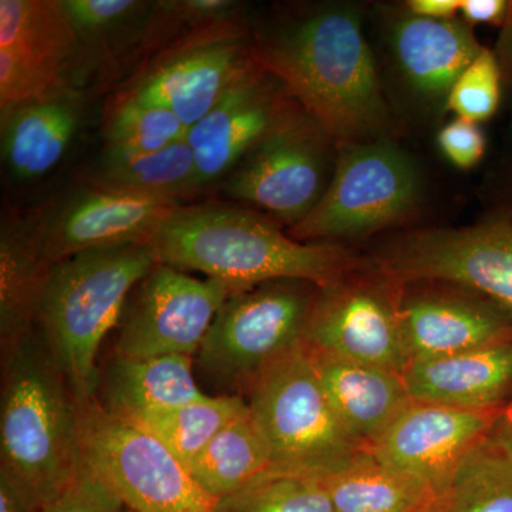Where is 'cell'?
<instances>
[{"instance_id":"cell-1","label":"cell","mask_w":512,"mask_h":512,"mask_svg":"<svg viewBox=\"0 0 512 512\" xmlns=\"http://www.w3.org/2000/svg\"><path fill=\"white\" fill-rule=\"evenodd\" d=\"M249 56L339 146L383 138L392 117L357 10H318L258 36Z\"/></svg>"},{"instance_id":"cell-2","label":"cell","mask_w":512,"mask_h":512,"mask_svg":"<svg viewBox=\"0 0 512 512\" xmlns=\"http://www.w3.org/2000/svg\"><path fill=\"white\" fill-rule=\"evenodd\" d=\"M151 245L158 264L201 272L232 292L274 281L325 289L365 264L332 242L296 241L261 215L224 204L180 205Z\"/></svg>"},{"instance_id":"cell-3","label":"cell","mask_w":512,"mask_h":512,"mask_svg":"<svg viewBox=\"0 0 512 512\" xmlns=\"http://www.w3.org/2000/svg\"><path fill=\"white\" fill-rule=\"evenodd\" d=\"M82 466L76 397L36 328L2 352L0 471L42 510Z\"/></svg>"},{"instance_id":"cell-4","label":"cell","mask_w":512,"mask_h":512,"mask_svg":"<svg viewBox=\"0 0 512 512\" xmlns=\"http://www.w3.org/2000/svg\"><path fill=\"white\" fill-rule=\"evenodd\" d=\"M158 264L151 242L80 252L50 269L37 329L77 402L96 399L99 352L131 292Z\"/></svg>"},{"instance_id":"cell-5","label":"cell","mask_w":512,"mask_h":512,"mask_svg":"<svg viewBox=\"0 0 512 512\" xmlns=\"http://www.w3.org/2000/svg\"><path fill=\"white\" fill-rule=\"evenodd\" d=\"M318 286L274 281L231 293L194 357L211 396H248L266 369L306 345Z\"/></svg>"},{"instance_id":"cell-6","label":"cell","mask_w":512,"mask_h":512,"mask_svg":"<svg viewBox=\"0 0 512 512\" xmlns=\"http://www.w3.org/2000/svg\"><path fill=\"white\" fill-rule=\"evenodd\" d=\"M247 403L271 451L272 471L322 478L366 453L333 412L308 345L266 369Z\"/></svg>"},{"instance_id":"cell-7","label":"cell","mask_w":512,"mask_h":512,"mask_svg":"<svg viewBox=\"0 0 512 512\" xmlns=\"http://www.w3.org/2000/svg\"><path fill=\"white\" fill-rule=\"evenodd\" d=\"M412 158L384 138L340 144L325 194L289 229L299 242L365 237L404 220L420 200Z\"/></svg>"},{"instance_id":"cell-8","label":"cell","mask_w":512,"mask_h":512,"mask_svg":"<svg viewBox=\"0 0 512 512\" xmlns=\"http://www.w3.org/2000/svg\"><path fill=\"white\" fill-rule=\"evenodd\" d=\"M77 409L83 464L109 485L128 511H215L217 501L153 434L110 416L96 399L77 402Z\"/></svg>"},{"instance_id":"cell-9","label":"cell","mask_w":512,"mask_h":512,"mask_svg":"<svg viewBox=\"0 0 512 512\" xmlns=\"http://www.w3.org/2000/svg\"><path fill=\"white\" fill-rule=\"evenodd\" d=\"M369 264L403 286L464 289L512 320V222L410 232L384 245Z\"/></svg>"},{"instance_id":"cell-10","label":"cell","mask_w":512,"mask_h":512,"mask_svg":"<svg viewBox=\"0 0 512 512\" xmlns=\"http://www.w3.org/2000/svg\"><path fill=\"white\" fill-rule=\"evenodd\" d=\"M403 288L365 262L336 284L319 289L306 345L403 375L410 363L400 326Z\"/></svg>"},{"instance_id":"cell-11","label":"cell","mask_w":512,"mask_h":512,"mask_svg":"<svg viewBox=\"0 0 512 512\" xmlns=\"http://www.w3.org/2000/svg\"><path fill=\"white\" fill-rule=\"evenodd\" d=\"M231 293L228 285L214 279L194 278L157 264L128 298L116 328L113 355L195 357Z\"/></svg>"},{"instance_id":"cell-12","label":"cell","mask_w":512,"mask_h":512,"mask_svg":"<svg viewBox=\"0 0 512 512\" xmlns=\"http://www.w3.org/2000/svg\"><path fill=\"white\" fill-rule=\"evenodd\" d=\"M330 138L305 113L278 128L222 181L225 194L261 208L286 224H299L325 194Z\"/></svg>"},{"instance_id":"cell-13","label":"cell","mask_w":512,"mask_h":512,"mask_svg":"<svg viewBox=\"0 0 512 512\" xmlns=\"http://www.w3.org/2000/svg\"><path fill=\"white\" fill-rule=\"evenodd\" d=\"M302 111L275 77L249 63L207 116L188 130L200 190L224 181L242 158Z\"/></svg>"},{"instance_id":"cell-14","label":"cell","mask_w":512,"mask_h":512,"mask_svg":"<svg viewBox=\"0 0 512 512\" xmlns=\"http://www.w3.org/2000/svg\"><path fill=\"white\" fill-rule=\"evenodd\" d=\"M501 410H463L414 402L369 448L377 460L441 490L467 457L490 439Z\"/></svg>"},{"instance_id":"cell-15","label":"cell","mask_w":512,"mask_h":512,"mask_svg":"<svg viewBox=\"0 0 512 512\" xmlns=\"http://www.w3.org/2000/svg\"><path fill=\"white\" fill-rule=\"evenodd\" d=\"M251 62L241 36L220 23L167 53L128 94L167 107L190 130Z\"/></svg>"},{"instance_id":"cell-16","label":"cell","mask_w":512,"mask_h":512,"mask_svg":"<svg viewBox=\"0 0 512 512\" xmlns=\"http://www.w3.org/2000/svg\"><path fill=\"white\" fill-rule=\"evenodd\" d=\"M180 205L92 187L36 225L37 244L47 261L56 264L92 249L151 242Z\"/></svg>"},{"instance_id":"cell-17","label":"cell","mask_w":512,"mask_h":512,"mask_svg":"<svg viewBox=\"0 0 512 512\" xmlns=\"http://www.w3.org/2000/svg\"><path fill=\"white\" fill-rule=\"evenodd\" d=\"M421 288L400 301L409 362L467 352L512 339V320L491 303L456 288Z\"/></svg>"},{"instance_id":"cell-18","label":"cell","mask_w":512,"mask_h":512,"mask_svg":"<svg viewBox=\"0 0 512 512\" xmlns=\"http://www.w3.org/2000/svg\"><path fill=\"white\" fill-rule=\"evenodd\" d=\"M402 376L414 402L463 410L503 409L512 397V339L413 360Z\"/></svg>"},{"instance_id":"cell-19","label":"cell","mask_w":512,"mask_h":512,"mask_svg":"<svg viewBox=\"0 0 512 512\" xmlns=\"http://www.w3.org/2000/svg\"><path fill=\"white\" fill-rule=\"evenodd\" d=\"M308 350L333 412L369 451L413 403L403 376L309 346Z\"/></svg>"},{"instance_id":"cell-20","label":"cell","mask_w":512,"mask_h":512,"mask_svg":"<svg viewBox=\"0 0 512 512\" xmlns=\"http://www.w3.org/2000/svg\"><path fill=\"white\" fill-rule=\"evenodd\" d=\"M198 383L191 356L113 355L100 369L96 400L110 416L133 421L208 396Z\"/></svg>"},{"instance_id":"cell-21","label":"cell","mask_w":512,"mask_h":512,"mask_svg":"<svg viewBox=\"0 0 512 512\" xmlns=\"http://www.w3.org/2000/svg\"><path fill=\"white\" fill-rule=\"evenodd\" d=\"M392 45L407 83L430 99H447L461 73L484 50L467 23L413 13L394 23Z\"/></svg>"},{"instance_id":"cell-22","label":"cell","mask_w":512,"mask_h":512,"mask_svg":"<svg viewBox=\"0 0 512 512\" xmlns=\"http://www.w3.org/2000/svg\"><path fill=\"white\" fill-rule=\"evenodd\" d=\"M80 126L79 106L63 93L2 109V154L20 180H37L63 160Z\"/></svg>"},{"instance_id":"cell-23","label":"cell","mask_w":512,"mask_h":512,"mask_svg":"<svg viewBox=\"0 0 512 512\" xmlns=\"http://www.w3.org/2000/svg\"><path fill=\"white\" fill-rule=\"evenodd\" d=\"M52 266L40 251L35 228L3 222L0 237L2 352L37 328L40 302Z\"/></svg>"},{"instance_id":"cell-24","label":"cell","mask_w":512,"mask_h":512,"mask_svg":"<svg viewBox=\"0 0 512 512\" xmlns=\"http://www.w3.org/2000/svg\"><path fill=\"white\" fill-rule=\"evenodd\" d=\"M318 480L336 512H424L437 494L423 478L387 466L369 451Z\"/></svg>"},{"instance_id":"cell-25","label":"cell","mask_w":512,"mask_h":512,"mask_svg":"<svg viewBox=\"0 0 512 512\" xmlns=\"http://www.w3.org/2000/svg\"><path fill=\"white\" fill-rule=\"evenodd\" d=\"M79 40L62 2H0V50H8L60 82Z\"/></svg>"},{"instance_id":"cell-26","label":"cell","mask_w":512,"mask_h":512,"mask_svg":"<svg viewBox=\"0 0 512 512\" xmlns=\"http://www.w3.org/2000/svg\"><path fill=\"white\" fill-rule=\"evenodd\" d=\"M94 188L177 202L200 191L197 165L187 138L153 153L104 151Z\"/></svg>"},{"instance_id":"cell-27","label":"cell","mask_w":512,"mask_h":512,"mask_svg":"<svg viewBox=\"0 0 512 512\" xmlns=\"http://www.w3.org/2000/svg\"><path fill=\"white\" fill-rule=\"evenodd\" d=\"M271 470V451L248 410L212 439L190 474L205 494L220 501Z\"/></svg>"},{"instance_id":"cell-28","label":"cell","mask_w":512,"mask_h":512,"mask_svg":"<svg viewBox=\"0 0 512 512\" xmlns=\"http://www.w3.org/2000/svg\"><path fill=\"white\" fill-rule=\"evenodd\" d=\"M249 410L239 396H208L171 409L158 410L128 423L157 437L190 471L212 439Z\"/></svg>"},{"instance_id":"cell-29","label":"cell","mask_w":512,"mask_h":512,"mask_svg":"<svg viewBox=\"0 0 512 512\" xmlns=\"http://www.w3.org/2000/svg\"><path fill=\"white\" fill-rule=\"evenodd\" d=\"M424 512H512V457L484 441Z\"/></svg>"},{"instance_id":"cell-30","label":"cell","mask_w":512,"mask_h":512,"mask_svg":"<svg viewBox=\"0 0 512 512\" xmlns=\"http://www.w3.org/2000/svg\"><path fill=\"white\" fill-rule=\"evenodd\" d=\"M214 512H336L318 478L268 471L238 493L217 501Z\"/></svg>"},{"instance_id":"cell-31","label":"cell","mask_w":512,"mask_h":512,"mask_svg":"<svg viewBox=\"0 0 512 512\" xmlns=\"http://www.w3.org/2000/svg\"><path fill=\"white\" fill-rule=\"evenodd\" d=\"M188 128L173 111L127 93L107 121V150L153 153L187 138Z\"/></svg>"},{"instance_id":"cell-32","label":"cell","mask_w":512,"mask_h":512,"mask_svg":"<svg viewBox=\"0 0 512 512\" xmlns=\"http://www.w3.org/2000/svg\"><path fill=\"white\" fill-rule=\"evenodd\" d=\"M501 73L491 50L483 53L461 73L447 96V107L457 119L481 123L494 116L501 99Z\"/></svg>"},{"instance_id":"cell-33","label":"cell","mask_w":512,"mask_h":512,"mask_svg":"<svg viewBox=\"0 0 512 512\" xmlns=\"http://www.w3.org/2000/svg\"><path fill=\"white\" fill-rule=\"evenodd\" d=\"M40 512H130L117 494L87 466Z\"/></svg>"},{"instance_id":"cell-34","label":"cell","mask_w":512,"mask_h":512,"mask_svg":"<svg viewBox=\"0 0 512 512\" xmlns=\"http://www.w3.org/2000/svg\"><path fill=\"white\" fill-rule=\"evenodd\" d=\"M62 3L80 39L107 35L144 6L134 0H62Z\"/></svg>"},{"instance_id":"cell-35","label":"cell","mask_w":512,"mask_h":512,"mask_svg":"<svg viewBox=\"0 0 512 512\" xmlns=\"http://www.w3.org/2000/svg\"><path fill=\"white\" fill-rule=\"evenodd\" d=\"M441 153L461 170H468L480 163L485 153V137L478 124L456 119L441 128L439 133Z\"/></svg>"},{"instance_id":"cell-36","label":"cell","mask_w":512,"mask_h":512,"mask_svg":"<svg viewBox=\"0 0 512 512\" xmlns=\"http://www.w3.org/2000/svg\"><path fill=\"white\" fill-rule=\"evenodd\" d=\"M510 0H461L460 12L468 23L501 26Z\"/></svg>"},{"instance_id":"cell-37","label":"cell","mask_w":512,"mask_h":512,"mask_svg":"<svg viewBox=\"0 0 512 512\" xmlns=\"http://www.w3.org/2000/svg\"><path fill=\"white\" fill-rule=\"evenodd\" d=\"M0 512H40L28 494L0 471Z\"/></svg>"},{"instance_id":"cell-38","label":"cell","mask_w":512,"mask_h":512,"mask_svg":"<svg viewBox=\"0 0 512 512\" xmlns=\"http://www.w3.org/2000/svg\"><path fill=\"white\" fill-rule=\"evenodd\" d=\"M461 0H412L410 13L427 19H453L460 10Z\"/></svg>"},{"instance_id":"cell-39","label":"cell","mask_w":512,"mask_h":512,"mask_svg":"<svg viewBox=\"0 0 512 512\" xmlns=\"http://www.w3.org/2000/svg\"><path fill=\"white\" fill-rule=\"evenodd\" d=\"M501 33L498 37L497 46H495L494 56L500 66L503 77L507 80L512 79V0L508 6L507 16H505L503 25L500 26Z\"/></svg>"},{"instance_id":"cell-40","label":"cell","mask_w":512,"mask_h":512,"mask_svg":"<svg viewBox=\"0 0 512 512\" xmlns=\"http://www.w3.org/2000/svg\"><path fill=\"white\" fill-rule=\"evenodd\" d=\"M495 446L500 447L504 453L512 457V397L505 404L498 416L490 436Z\"/></svg>"}]
</instances>
